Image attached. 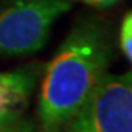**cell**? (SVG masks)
<instances>
[{
  "label": "cell",
  "mask_w": 132,
  "mask_h": 132,
  "mask_svg": "<svg viewBox=\"0 0 132 132\" xmlns=\"http://www.w3.org/2000/svg\"><path fill=\"white\" fill-rule=\"evenodd\" d=\"M110 37L99 21L77 24L54 54L42 80L38 132H65L111 62Z\"/></svg>",
  "instance_id": "1"
},
{
  "label": "cell",
  "mask_w": 132,
  "mask_h": 132,
  "mask_svg": "<svg viewBox=\"0 0 132 132\" xmlns=\"http://www.w3.org/2000/svg\"><path fill=\"white\" fill-rule=\"evenodd\" d=\"M72 0H8L0 8V56L40 51Z\"/></svg>",
  "instance_id": "2"
},
{
  "label": "cell",
  "mask_w": 132,
  "mask_h": 132,
  "mask_svg": "<svg viewBox=\"0 0 132 132\" xmlns=\"http://www.w3.org/2000/svg\"><path fill=\"white\" fill-rule=\"evenodd\" d=\"M67 132H132V75L107 73Z\"/></svg>",
  "instance_id": "3"
},
{
  "label": "cell",
  "mask_w": 132,
  "mask_h": 132,
  "mask_svg": "<svg viewBox=\"0 0 132 132\" xmlns=\"http://www.w3.org/2000/svg\"><path fill=\"white\" fill-rule=\"evenodd\" d=\"M38 67H26L13 72H0V129H14L29 124L26 108L35 83Z\"/></svg>",
  "instance_id": "4"
},
{
  "label": "cell",
  "mask_w": 132,
  "mask_h": 132,
  "mask_svg": "<svg viewBox=\"0 0 132 132\" xmlns=\"http://www.w3.org/2000/svg\"><path fill=\"white\" fill-rule=\"evenodd\" d=\"M119 48L127 62L132 59V13H126L119 29Z\"/></svg>",
  "instance_id": "5"
},
{
  "label": "cell",
  "mask_w": 132,
  "mask_h": 132,
  "mask_svg": "<svg viewBox=\"0 0 132 132\" xmlns=\"http://www.w3.org/2000/svg\"><path fill=\"white\" fill-rule=\"evenodd\" d=\"M78 2H83V3H86V5L96 6V8H107V6L115 5L118 0H78Z\"/></svg>",
  "instance_id": "6"
},
{
  "label": "cell",
  "mask_w": 132,
  "mask_h": 132,
  "mask_svg": "<svg viewBox=\"0 0 132 132\" xmlns=\"http://www.w3.org/2000/svg\"><path fill=\"white\" fill-rule=\"evenodd\" d=\"M0 132H38V130H37V127L32 122H29V124H26V126L14 127V129H0Z\"/></svg>",
  "instance_id": "7"
}]
</instances>
